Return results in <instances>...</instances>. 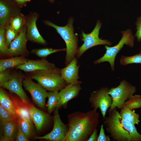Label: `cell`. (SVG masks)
<instances>
[{"label":"cell","instance_id":"obj_1","mask_svg":"<svg viewBox=\"0 0 141 141\" xmlns=\"http://www.w3.org/2000/svg\"><path fill=\"white\" fill-rule=\"evenodd\" d=\"M97 110L77 111L69 114L68 131L64 141H87L98 124L99 115Z\"/></svg>","mask_w":141,"mask_h":141},{"label":"cell","instance_id":"obj_2","mask_svg":"<svg viewBox=\"0 0 141 141\" xmlns=\"http://www.w3.org/2000/svg\"><path fill=\"white\" fill-rule=\"evenodd\" d=\"M104 120L107 132L114 141H141V134L135 125L123 119L115 108L108 111Z\"/></svg>","mask_w":141,"mask_h":141},{"label":"cell","instance_id":"obj_3","mask_svg":"<svg viewBox=\"0 0 141 141\" xmlns=\"http://www.w3.org/2000/svg\"><path fill=\"white\" fill-rule=\"evenodd\" d=\"M30 77L46 90L58 91L67 84L62 78L60 69L56 67L31 72Z\"/></svg>","mask_w":141,"mask_h":141},{"label":"cell","instance_id":"obj_4","mask_svg":"<svg viewBox=\"0 0 141 141\" xmlns=\"http://www.w3.org/2000/svg\"><path fill=\"white\" fill-rule=\"evenodd\" d=\"M73 20L70 18L67 25L64 26H58L48 20L44 21L45 24L55 28L64 41L66 45L65 64H68L75 57L78 52V39L74 33Z\"/></svg>","mask_w":141,"mask_h":141},{"label":"cell","instance_id":"obj_5","mask_svg":"<svg viewBox=\"0 0 141 141\" xmlns=\"http://www.w3.org/2000/svg\"><path fill=\"white\" fill-rule=\"evenodd\" d=\"M122 37L119 43L112 47H109L105 45L106 49L105 53L100 58L94 62L95 64H99L104 62H108L110 63L111 69L114 70V62L116 56L124 45L130 47H132L134 45V38L132 31L130 29L121 32Z\"/></svg>","mask_w":141,"mask_h":141},{"label":"cell","instance_id":"obj_6","mask_svg":"<svg viewBox=\"0 0 141 141\" xmlns=\"http://www.w3.org/2000/svg\"><path fill=\"white\" fill-rule=\"evenodd\" d=\"M136 91V87L125 80L121 81L117 87L111 88L109 89L108 93L112 97V103L109 110L115 108L120 109Z\"/></svg>","mask_w":141,"mask_h":141},{"label":"cell","instance_id":"obj_7","mask_svg":"<svg viewBox=\"0 0 141 141\" xmlns=\"http://www.w3.org/2000/svg\"><path fill=\"white\" fill-rule=\"evenodd\" d=\"M109 90L107 87H101L92 92L89 98L91 107L97 110L99 109L103 119L112 103V97L108 93Z\"/></svg>","mask_w":141,"mask_h":141},{"label":"cell","instance_id":"obj_8","mask_svg":"<svg viewBox=\"0 0 141 141\" xmlns=\"http://www.w3.org/2000/svg\"><path fill=\"white\" fill-rule=\"evenodd\" d=\"M102 23L99 21L97 22L96 26L93 31L90 33L86 34L82 32V40L84 42L79 48L76 56L79 58L87 50L93 46L101 45L110 46L112 43L107 40H103L99 37V31Z\"/></svg>","mask_w":141,"mask_h":141},{"label":"cell","instance_id":"obj_9","mask_svg":"<svg viewBox=\"0 0 141 141\" xmlns=\"http://www.w3.org/2000/svg\"><path fill=\"white\" fill-rule=\"evenodd\" d=\"M53 128L49 133L43 136H36L34 139H45L52 141H64L68 131L67 125L61 120L59 115L58 109L54 110Z\"/></svg>","mask_w":141,"mask_h":141},{"label":"cell","instance_id":"obj_10","mask_svg":"<svg viewBox=\"0 0 141 141\" xmlns=\"http://www.w3.org/2000/svg\"><path fill=\"white\" fill-rule=\"evenodd\" d=\"M20 7L14 0H0V26L5 29L11 19L21 13Z\"/></svg>","mask_w":141,"mask_h":141},{"label":"cell","instance_id":"obj_11","mask_svg":"<svg viewBox=\"0 0 141 141\" xmlns=\"http://www.w3.org/2000/svg\"><path fill=\"white\" fill-rule=\"evenodd\" d=\"M23 85L30 93L35 103L40 108H44L45 99L47 97L48 92L46 90L39 84L34 82L31 77H27L24 79Z\"/></svg>","mask_w":141,"mask_h":141},{"label":"cell","instance_id":"obj_12","mask_svg":"<svg viewBox=\"0 0 141 141\" xmlns=\"http://www.w3.org/2000/svg\"><path fill=\"white\" fill-rule=\"evenodd\" d=\"M25 17L27 40L42 45L46 44V42L41 36L37 27L36 23L38 14L36 12H31Z\"/></svg>","mask_w":141,"mask_h":141},{"label":"cell","instance_id":"obj_13","mask_svg":"<svg viewBox=\"0 0 141 141\" xmlns=\"http://www.w3.org/2000/svg\"><path fill=\"white\" fill-rule=\"evenodd\" d=\"M25 25L22 28L17 37L11 43L9 47L10 56L24 55L28 53L26 48L27 40Z\"/></svg>","mask_w":141,"mask_h":141},{"label":"cell","instance_id":"obj_14","mask_svg":"<svg viewBox=\"0 0 141 141\" xmlns=\"http://www.w3.org/2000/svg\"><path fill=\"white\" fill-rule=\"evenodd\" d=\"M78 63L77 58L75 57L65 67L60 69L62 78L67 84L76 85L82 83L78 80L79 66Z\"/></svg>","mask_w":141,"mask_h":141},{"label":"cell","instance_id":"obj_15","mask_svg":"<svg viewBox=\"0 0 141 141\" xmlns=\"http://www.w3.org/2000/svg\"><path fill=\"white\" fill-rule=\"evenodd\" d=\"M23 79L22 77L17 73L12 74L10 80L2 87L8 90L10 92L17 95L25 103H27V95L22 87Z\"/></svg>","mask_w":141,"mask_h":141},{"label":"cell","instance_id":"obj_16","mask_svg":"<svg viewBox=\"0 0 141 141\" xmlns=\"http://www.w3.org/2000/svg\"><path fill=\"white\" fill-rule=\"evenodd\" d=\"M28 109L31 119L38 131H40L47 125L52 119L49 114L33 106H31Z\"/></svg>","mask_w":141,"mask_h":141},{"label":"cell","instance_id":"obj_17","mask_svg":"<svg viewBox=\"0 0 141 141\" xmlns=\"http://www.w3.org/2000/svg\"><path fill=\"white\" fill-rule=\"evenodd\" d=\"M54 64L45 59L38 60H28L24 63L16 67V68L26 72L45 70L56 68Z\"/></svg>","mask_w":141,"mask_h":141},{"label":"cell","instance_id":"obj_18","mask_svg":"<svg viewBox=\"0 0 141 141\" xmlns=\"http://www.w3.org/2000/svg\"><path fill=\"white\" fill-rule=\"evenodd\" d=\"M81 89L80 84H67L59 92L60 107L66 106L68 102L77 97Z\"/></svg>","mask_w":141,"mask_h":141},{"label":"cell","instance_id":"obj_19","mask_svg":"<svg viewBox=\"0 0 141 141\" xmlns=\"http://www.w3.org/2000/svg\"><path fill=\"white\" fill-rule=\"evenodd\" d=\"M28 60L24 55L16 56L9 58L0 59V71L7 69L16 67L24 63Z\"/></svg>","mask_w":141,"mask_h":141},{"label":"cell","instance_id":"obj_20","mask_svg":"<svg viewBox=\"0 0 141 141\" xmlns=\"http://www.w3.org/2000/svg\"><path fill=\"white\" fill-rule=\"evenodd\" d=\"M119 113L120 116L124 120L133 124H138L140 122L139 115L132 110L124 107L120 108Z\"/></svg>","mask_w":141,"mask_h":141},{"label":"cell","instance_id":"obj_21","mask_svg":"<svg viewBox=\"0 0 141 141\" xmlns=\"http://www.w3.org/2000/svg\"><path fill=\"white\" fill-rule=\"evenodd\" d=\"M17 118L22 131L25 136L28 138L34 133L32 121L31 119L25 118L19 115H17Z\"/></svg>","mask_w":141,"mask_h":141},{"label":"cell","instance_id":"obj_22","mask_svg":"<svg viewBox=\"0 0 141 141\" xmlns=\"http://www.w3.org/2000/svg\"><path fill=\"white\" fill-rule=\"evenodd\" d=\"M47 97L48 99L47 103V109L48 112L51 113L56 108L58 109L60 108V97L58 91L48 92Z\"/></svg>","mask_w":141,"mask_h":141},{"label":"cell","instance_id":"obj_23","mask_svg":"<svg viewBox=\"0 0 141 141\" xmlns=\"http://www.w3.org/2000/svg\"><path fill=\"white\" fill-rule=\"evenodd\" d=\"M0 103L3 108L17 116L16 109L8 96L2 89H0Z\"/></svg>","mask_w":141,"mask_h":141},{"label":"cell","instance_id":"obj_24","mask_svg":"<svg viewBox=\"0 0 141 141\" xmlns=\"http://www.w3.org/2000/svg\"><path fill=\"white\" fill-rule=\"evenodd\" d=\"M3 126L4 136L9 138L10 141L14 140L17 131V124L16 120L5 122Z\"/></svg>","mask_w":141,"mask_h":141},{"label":"cell","instance_id":"obj_25","mask_svg":"<svg viewBox=\"0 0 141 141\" xmlns=\"http://www.w3.org/2000/svg\"><path fill=\"white\" fill-rule=\"evenodd\" d=\"M25 16L20 13L11 19L9 24L14 30L19 34L25 25Z\"/></svg>","mask_w":141,"mask_h":141},{"label":"cell","instance_id":"obj_26","mask_svg":"<svg viewBox=\"0 0 141 141\" xmlns=\"http://www.w3.org/2000/svg\"><path fill=\"white\" fill-rule=\"evenodd\" d=\"M122 107L132 110L141 108V95H133L125 103Z\"/></svg>","mask_w":141,"mask_h":141},{"label":"cell","instance_id":"obj_27","mask_svg":"<svg viewBox=\"0 0 141 141\" xmlns=\"http://www.w3.org/2000/svg\"><path fill=\"white\" fill-rule=\"evenodd\" d=\"M66 48L60 49H54L51 48H42L34 49L32 50L31 53L37 56L41 57H44L53 53L66 50Z\"/></svg>","mask_w":141,"mask_h":141},{"label":"cell","instance_id":"obj_28","mask_svg":"<svg viewBox=\"0 0 141 141\" xmlns=\"http://www.w3.org/2000/svg\"><path fill=\"white\" fill-rule=\"evenodd\" d=\"M120 62L121 64L124 66L132 63H141V51L139 53L133 56H121Z\"/></svg>","mask_w":141,"mask_h":141},{"label":"cell","instance_id":"obj_29","mask_svg":"<svg viewBox=\"0 0 141 141\" xmlns=\"http://www.w3.org/2000/svg\"><path fill=\"white\" fill-rule=\"evenodd\" d=\"M5 29L0 27V52L2 55L10 56L5 38Z\"/></svg>","mask_w":141,"mask_h":141},{"label":"cell","instance_id":"obj_30","mask_svg":"<svg viewBox=\"0 0 141 141\" xmlns=\"http://www.w3.org/2000/svg\"><path fill=\"white\" fill-rule=\"evenodd\" d=\"M0 116L2 125L5 122L16 120L17 116L4 109L0 105Z\"/></svg>","mask_w":141,"mask_h":141},{"label":"cell","instance_id":"obj_31","mask_svg":"<svg viewBox=\"0 0 141 141\" xmlns=\"http://www.w3.org/2000/svg\"><path fill=\"white\" fill-rule=\"evenodd\" d=\"M19 34L14 30L10 24L5 29V37L8 46Z\"/></svg>","mask_w":141,"mask_h":141},{"label":"cell","instance_id":"obj_32","mask_svg":"<svg viewBox=\"0 0 141 141\" xmlns=\"http://www.w3.org/2000/svg\"><path fill=\"white\" fill-rule=\"evenodd\" d=\"M12 74L10 72V69H7L0 71V86L1 87L9 82L10 80Z\"/></svg>","mask_w":141,"mask_h":141},{"label":"cell","instance_id":"obj_33","mask_svg":"<svg viewBox=\"0 0 141 141\" xmlns=\"http://www.w3.org/2000/svg\"><path fill=\"white\" fill-rule=\"evenodd\" d=\"M17 132L16 137V141H28V138L25 135L22 131L19 122L17 120Z\"/></svg>","mask_w":141,"mask_h":141},{"label":"cell","instance_id":"obj_34","mask_svg":"<svg viewBox=\"0 0 141 141\" xmlns=\"http://www.w3.org/2000/svg\"><path fill=\"white\" fill-rule=\"evenodd\" d=\"M104 125L101 126L100 132L98 136L97 141H110L111 140L109 136L106 135L104 128Z\"/></svg>","mask_w":141,"mask_h":141},{"label":"cell","instance_id":"obj_35","mask_svg":"<svg viewBox=\"0 0 141 141\" xmlns=\"http://www.w3.org/2000/svg\"><path fill=\"white\" fill-rule=\"evenodd\" d=\"M135 24L137 31L135 36L137 41L140 42L141 41V16L137 18Z\"/></svg>","mask_w":141,"mask_h":141},{"label":"cell","instance_id":"obj_36","mask_svg":"<svg viewBox=\"0 0 141 141\" xmlns=\"http://www.w3.org/2000/svg\"><path fill=\"white\" fill-rule=\"evenodd\" d=\"M98 131L97 129H96L87 141H97L98 136L97 134Z\"/></svg>","mask_w":141,"mask_h":141},{"label":"cell","instance_id":"obj_37","mask_svg":"<svg viewBox=\"0 0 141 141\" xmlns=\"http://www.w3.org/2000/svg\"><path fill=\"white\" fill-rule=\"evenodd\" d=\"M18 5L20 8L26 5V2L25 0H14Z\"/></svg>","mask_w":141,"mask_h":141},{"label":"cell","instance_id":"obj_38","mask_svg":"<svg viewBox=\"0 0 141 141\" xmlns=\"http://www.w3.org/2000/svg\"><path fill=\"white\" fill-rule=\"evenodd\" d=\"M1 141H10V140L6 137L4 136L2 137L0 139Z\"/></svg>","mask_w":141,"mask_h":141},{"label":"cell","instance_id":"obj_39","mask_svg":"<svg viewBox=\"0 0 141 141\" xmlns=\"http://www.w3.org/2000/svg\"><path fill=\"white\" fill-rule=\"evenodd\" d=\"M48 0L51 3L53 2L54 1H55V0Z\"/></svg>","mask_w":141,"mask_h":141},{"label":"cell","instance_id":"obj_40","mask_svg":"<svg viewBox=\"0 0 141 141\" xmlns=\"http://www.w3.org/2000/svg\"><path fill=\"white\" fill-rule=\"evenodd\" d=\"M31 0H25L26 2L30 1Z\"/></svg>","mask_w":141,"mask_h":141}]
</instances>
